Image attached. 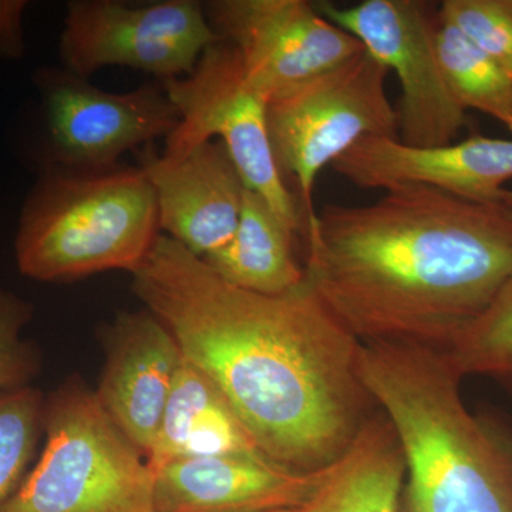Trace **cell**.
Masks as SVG:
<instances>
[{
    "instance_id": "24",
    "label": "cell",
    "mask_w": 512,
    "mask_h": 512,
    "mask_svg": "<svg viewBox=\"0 0 512 512\" xmlns=\"http://www.w3.org/2000/svg\"><path fill=\"white\" fill-rule=\"evenodd\" d=\"M26 2H0V56L18 59L25 52L22 16Z\"/></svg>"
},
{
    "instance_id": "8",
    "label": "cell",
    "mask_w": 512,
    "mask_h": 512,
    "mask_svg": "<svg viewBox=\"0 0 512 512\" xmlns=\"http://www.w3.org/2000/svg\"><path fill=\"white\" fill-rule=\"evenodd\" d=\"M220 40L195 0H74L67 5L60 56L64 70L82 79L123 66L164 82L190 74L204 50Z\"/></svg>"
},
{
    "instance_id": "4",
    "label": "cell",
    "mask_w": 512,
    "mask_h": 512,
    "mask_svg": "<svg viewBox=\"0 0 512 512\" xmlns=\"http://www.w3.org/2000/svg\"><path fill=\"white\" fill-rule=\"evenodd\" d=\"M158 237L156 194L143 168L47 167L23 205L16 261L42 282L116 269L134 274Z\"/></svg>"
},
{
    "instance_id": "21",
    "label": "cell",
    "mask_w": 512,
    "mask_h": 512,
    "mask_svg": "<svg viewBox=\"0 0 512 512\" xmlns=\"http://www.w3.org/2000/svg\"><path fill=\"white\" fill-rule=\"evenodd\" d=\"M45 397L25 386L0 393V510L22 484L43 430Z\"/></svg>"
},
{
    "instance_id": "3",
    "label": "cell",
    "mask_w": 512,
    "mask_h": 512,
    "mask_svg": "<svg viewBox=\"0 0 512 512\" xmlns=\"http://www.w3.org/2000/svg\"><path fill=\"white\" fill-rule=\"evenodd\" d=\"M359 372L402 447V512H512V439L467 409L446 350L362 343Z\"/></svg>"
},
{
    "instance_id": "17",
    "label": "cell",
    "mask_w": 512,
    "mask_h": 512,
    "mask_svg": "<svg viewBox=\"0 0 512 512\" xmlns=\"http://www.w3.org/2000/svg\"><path fill=\"white\" fill-rule=\"evenodd\" d=\"M404 478L402 447L377 409L342 456L320 470L312 493L276 512H402Z\"/></svg>"
},
{
    "instance_id": "25",
    "label": "cell",
    "mask_w": 512,
    "mask_h": 512,
    "mask_svg": "<svg viewBox=\"0 0 512 512\" xmlns=\"http://www.w3.org/2000/svg\"><path fill=\"white\" fill-rule=\"evenodd\" d=\"M500 201H504L505 204L512 205V190L504 188V190L500 192Z\"/></svg>"
},
{
    "instance_id": "5",
    "label": "cell",
    "mask_w": 512,
    "mask_h": 512,
    "mask_svg": "<svg viewBox=\"0 0 512 512\" xmlns=\"http://www.w3.org/2000/svg\"><path fill=\"white\" fill-rule=\"evenodd\" d=\"M46 446L0 512H156L147 457L83 383L60 387L43 407Z\"/></svg>"
},
{
    "instance_id": "9",
    "label": "cell",
    "mask_w": 512,
    "mask_h": 512,
    "mask_svg": "<svg viewBox=\"0 0 512 512\" xmlns=\"http://www.w3.org/2000/svg\"><path fill=\"white\" fill-rule=\"evenodd\" d=\"M315 5L323 18L355 36L399 77L402 100L396 110L402 143L429 148L456 141L466 127V111L451 96L441 72L436 47L439 15L433 18L430 3L363 0L352 6Z\"/></svg>"
},
{
    "instance_id": "19",
    "label": "cell",
    "mask_w": 512,
    "mask_h": 512,
    "mask_svg": "<svg viewBox=\"0 0 512 512\" xmlns=\"http://www.w3.org/2000/svg\"><path fill=\"white\" fill-rule=\"evenodd\" d=\"M437 56L451 96L464 111L477 110L512 131V76L454 26L441 23Z\"/></svg>"
},
{
    "instance_id": "15",
    "label": "cell",
    "mask_w": 512,
    "mask_h": 512,
    "mask_svg": "<svg viewBox=\"0 0 512 512\" xmlns=\"http://www.w3.org/2000/svg\"><path fill=\"white\" fill-rule=\"evenodd\" d=\"M315 473H296L265 457L190 458L154 474L156 512H276L312 493Z\"/></svg>"
},
{
    "instance_id": "13",
    "label": "cell",
    "mask_w": 512,
    "mask_h": 512,
    "mask_svg": "<svg viewBox=\"0 0 512 512\" xmlns=\"http://www.w3.org/2000/svg\"><path fill=\"white\" fill-rule=\"evenodd\" d=\"M107 360L97 397L117 427L148 456L184 355L148 309L124 312L106 329Z\"/></svg>"
},
{
    "instance_id": "6",
    "label": "cell",
    "mask_w": 512,
    "mask_h": 512,
    "mask_svg": "<svg viewBox=\"0 0 512 512\" xmlns=\"http://www.w3.org/2000/svg\"><path fill=\"white\" fill-rule=\"evenodd\" d=\"M389 69L367 50L268 103L276 164L298 187L305 222L316 214V178L365 137L399 138L386 93Z\"/></svg>"
},
{
    "instance_id": "23",
    "label": "cell",
    "mask_w": 512,
    "mask_h": 512,
    "mask_svg": "<svg viewBox=\"0 0 512 512\" xmlns=\"http://www.w3.org/2000/svg\"><path fill=\"white\" fill-rule=\"evenodd\" d=\"M33 308L0 288V393L28 386L39 370L36 350L22 339Z\"/></svg>"
},
{
    "instance_id": "11",
    "label": "cell",
    "mask_w": 512,
    "mask_h": 512,
    "mask_svg": "<svg viewBox=\"0 0 512 512\" xmlns=\"http://www.w3.org/2000/svg\"><path fill=\"white\" fill-rule=\"evenodd\" d=\"M50 165L73 171L116 167L127 151L174 133L180 117L161 83L128 93L97 89L66 70L37 74Z\"/></svg>"
},
{
    "instance_id": "12",
    "label": "cell",
    "mask_w": 512,
    "mask_h": 512,
    "mask_svg": "<svg viewBox=\"0 0 512 512\" xmlns=\"http://www.w3.org/2000/svg\"><path fill=\"white\" fill-rule=\"evenodd\" d=\"M356 187L417 184L474 202L500 201L512 180V140L473 136L439 147H413L394 137H365L332 164Z\"/></svg>"
},
{
    "instance_id": "18",
    "label": "cell",
    "mask_w": 512,
    "mask_h": 512,
    "mask_svg": "<svg viewBox=\"0 0 512 512\" xmlns=\"http://www.w3.org/2000/svg\"><path fill=\"white\" fill-rule=\"evenodd\" d=\"M293 235L264 198L245 190L237 231L227 244L201 259L237 288L284 295L306 281L305 269L293 256Z\"/></svg>"
},
{
    "instance_id": "10",
    "label": "cell",
    "mask_w": 512,
    "mask_h": 512,
    "mask_svg": "<svg viewBox=\"0 0 512 512\" xmlns=\"http://www.w3.org/2000/svg\"><path fill=\"white\" fill-rule=\"evenodd\" d=\"M204 10L268 103L366 50L306 0H212Z\"/></svg>"
},
{
    "instance_id": "7",
    "label": "cell",
    "mask_w": 512,
    "mask_h": 512,
    "mask_svg": "<svg viewBox=\"0 0 512 512\" xmlns=\"http://www.w3.org/2000/svg\"><path fill=\"white\" fill-rule=\"evenodd\" d=\"M160 83L180 123L165 138L158 157L181 160L217 137L247 190L264 198L286 227L301 231L305 215L279 171L269 140L268 101L248 83L237 49L220 40L204 50L190 74Z\"/></svg>"
},
{
    "instance_id": "2",
    "label": "cell",
    "mask_w": 512,
    "mask_h": 512,
    "mask_svg": "<svg viewBox=\"0 0 512 512\" xmlns=\"http://www.w3.org/2000/svg\"><path fill=\"white\" fill-rule=\"evenodd\" d=\"M309 288L360 343L446 349L512 276V205L404 184L305 222Z\"/></svg>"
},
{
    "instance_id": "1",
    "label": "cell",
    "mask_w": 512,
    "mask_h": 512,
    "mask_svg": "<svg viewBox=\"0 0 512 512\" xmlns=\"http://www.w3.org/2000/svg\"><path fill=\"white\" fill-rule=\"evenodd\" d=\"M133 291L220 387L268 460L315 473L338 460L377 407L359 342L308 282L284 295L245 291L160 234Z\"/></svg>"
},
{
    "instance_id": "14",
    "label": "cell",
    "mask_w": 512,
    "mask_h": 512,
    "mask_svg": "<svg viewBox=\"0 0 512 512\" xmlns=\"http://www.w3.org/2000/svg\"><path fill=\"white\" fill-rule=\"evenodd\" d=\"M141 168L156 194L160 231L192 255L205 258L235 234L247 187L221 141L177 161L148 153Z\"/></svg>"
},
{
    "instance_id": "20",
    "label": "cell",
    "mask_w": 512,
    "mask_h": 512,
    "mask_svg": "<svg viewBox=\"0 0 512 512\" xmlns=\"http://www.w3.org/2000/svg\"><path fill=\"white\" fill-rule=\"evenodd\" d=\"M463 377H488L512 397V276L446 349Z\"/></svg>"
},
{
    "instance_id": "22",
    "label": "cell",
    "mask_w": 512,
    "mask_h": 512,
    "mask_svg": "<svg viewBox=\"0 0 512 512\" xmlns=\"http://www.w3.org/2000/svg\"><path fill=\"white\" fill-rule=\"evenodd\" d=\"M437 15L512 76V0H446Z\"/></svg>"
},
{
    "instance_id": "16",
    "label": "cell",
    "mask_w": 512,
    "mask_h": 512,
    "mask_svg": "<svg viewBox=\"0 0 512 512\" xmlns=\"http://www.w3.org/2000/svg\"><path fill=\"white\" fill-rule=\"evenodd\" d=\"M220 456L265 457L220 387L184 357L148 466L156 474L174 461Z\"/></svg>"
}]
</instances>
